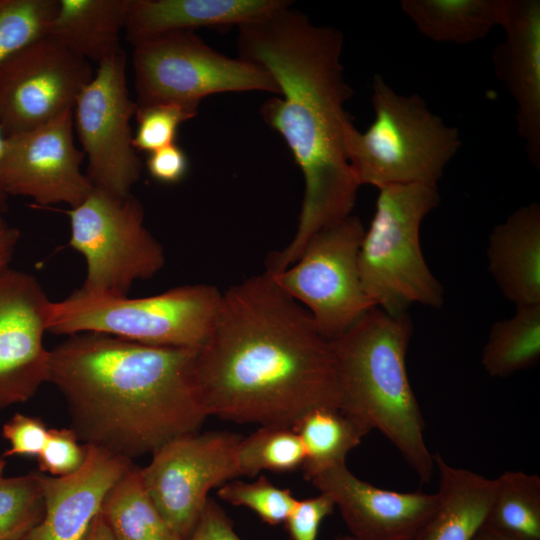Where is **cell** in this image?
Masks as SVG:
<instances>
[{"mask_svg":"<svg viewBox=\"0 0 540 540\" xmlns=\"http://www.w3.org/2000/svg\"><path fill=\"white\" fill-rule=\"evenodd\" d=\"M5 465H6V462L2 458H0V477H2Z\"/></svg>","mask_w":540,"mask_h":540,"instance_id":"7bdbcfd3","label":"cell"},{"mask_svg":"<svg viewBox=\"0 0 540 540\" xmlns=\"http://www.w3.org/2000/svg\"><path fill=\"white\" fill-rule=\"evenodd\" d=\"M86 450L84 463L74 473L40 475L44 517L26 540H79L110 488L133 466L100 447L86 445Z\"/></svg>","mask_w":540,"mask_h":540,"instance_id":"ac0fdd59","label":"cell"},{"mask_svg":"<svg viewBox=\"0 0 540 540\" xmlns=\"http://www.w3.org/2000/svg\"><path fill=\"white\" fill-rule=\"evenodd\" d=\"M507 0H402L417 30L435 42L469 44L500 26Z\"/></svg>","mask_w":540,"mask_h":540,"instance_id":"603a6c76","label":"cell"},{"mask_svg":"<svg viewBox=\"0 0 540 540\" xmlns=\"http://www.w3.org/2000/svg\"><path fill=\"white\" fill-rule=\"evenodd\" d=\"M90 63L47 35L0 64V122L6 136L73 110L94 76Z\"/></svg>","mask_w":540,"mask_h":540,"instance_id":"4fadbf2b","label":"cell"},{"mask_svg":"<svg viewBox=\"0 0 540 540\" xmlns=\"http://www.w3.org/2000/svg\"><path fill=\"white\" fill-rule=\"evenodd\" d=\"M310 481L332 498L355 540H413L438 504L437 493L382 489L356 477L346 463Z\"/></svg>","mask_w":540,"mask_h":540,"instance_id":"2e32d148","label":"cell"},{"mask_svg":"<svg viewBox=\"0 0 540 540\" xmlns=\"http://www.w3.org/2000/svg\"><path fill=\"white\" fill-rule=\"evenodd\" d=\"M85 155L74 143L73 113L28 131L6 136L2 179L6 193L31 198L37 206L76 207L93 186L81 171Z\"/></svg>","mask_w":540,"mask_h":540,"instance_id":"5bb4252c","label":"cell"},{"mask_svg":"<svg viewBox=\"0 0 540 540\" xmlns=\"http://www.w3.org/2000/svg\"><path fill=\"white\" fill-rule=\"evenodd\" d=\"M343 39L338 29L317 26L290 6L239 27L240 58L268 72L282 96L266 100L261 116L284 138L305 181L297 231L269 256L271 272L292 265L313 234L351 215L355 205L360 186L343 137L353 93L341 63Z\"/></svg>","mask_w":540,"mask_h":540,"instance_id":"7a4b0ae2","label":"cell"},{"mask_svg":"<svg viewBox=\"0 0 540 540\" xmlns=\"http://www.w3.org/2000/svg\"><path fill=\"white\" fill-rule=\"evenodd\" d=\"M335 540H355L350 535H338Z\"/></svg>","mask_w":540,"mask_h":540,"instance_id":"b9f144b4","label":"cell"},{"mask_svg":"<svg viewBox=\"0 0 540 540\" xmlns=\"http://www.w3.org/2000/svg\"><path fill=\"white\" fill-rule=\"evenodd\" d=\"M240 439L229 432L184 434L158 447L140 469L146 491L180 540L194 532L210 489L238 476Z\"/></svg>","mask_w":540,"mask_h":540,"instance_id":"7c38bea8","label":"cell"},{"mask_svg":"<svg viewBox=\"0 0 540 540\" xmlns=\"http://www.w3.org/2000/svg\"><path fill=\"white\" fill-rule=\"evenodd\" d=\"M51 302L35 276L0 271V408L29 400L49 381L43 339Z\"/></svg>","mask_w":540,"mask_h":540,"instance_id":"9a60e30c","label":"cell"},{"mask_svg":"<svg viewBox=\"0 0 540 540\" xmlns=\"http://www.w3.org/2000/svg\"><path fill=\"white\" fill-rule=\"evenodd\" d=\"M43 517L39 474L0 477V540H26Z\"/></svg>","mask_w":540,"mask_h":540,"instance_id":"f1b7e54d","label":"cell"},{"mask_svg":"<svg viewBox=\"0 0 540 540\" xmlns=\"http://www.w3.org/2000/svg\"><path fill=\"white\" fill-rule=\"evenodd\" d=\"M332 498L321 493L298 500L285 520V528L292 540H317L322 521L334 511Z\"/></svg>","mask_w":540,"mask_h":540,"instance_id":"836d02e7","label":"cell"},{"mask_svg":"<svg viewBox=\"0 0 540 540\" xmlns=\"http://www.w3.org/2000/svg\"><path fill=\"white\" fill-rule=\"evenodd\" d=\"M438 504L413 540H472L488 517L495 479L448 464L434 454Z\"/></svg>","mask_w":540,"mask_h":540,"instance_id":"44dd1931","label":"cell"},{"mask_svg":"<svg viewBox=\"0 0 540 540\" xmlns=\"http://www.w3.org/2000/svg\"><path fill=\"white\" fill-rule=\"evenodd\" d=\"M488 271L516 306L540 304V204L517 208L492 230Z\"/></svg>","mask_w":540,"mask_h":540,"instance_id":"ffe728a7","label":"cell"},{"mask_svg":"<svg viewBox=\"0 0 540 540\" xmlns=\"http://www.w3.org/2000/svg\"><path fill=\"white\" fill-rule=\"evenodd\" d=\"M5 143H6V135L4 133V130L0 122V214H3L6 212L8 208V200H9V196L5 191L3 179H2V163H3V158H4Z\"/></svg>","mask_w":540,"mask_h":540,"instance_id":"ab89813d","label":"cell"},{"mask_svg":"<svg viewBox=\"0 0 540 540\" xmlns=\"http://www.w3.org/2000/svg\"><path fill=\"white\" fill-rule=\"evenodd\" d=\"M285 0H132L125 27L135 45L167 33L244 26L289 7Z\"/></svg>","mask_w":540,"mask_h":540,"instance_id":"d6986e66","label":"cell"},{"mask_svg":"<svg viewBox=\"0 0 540 540\" xmlns=\"http://www.w3.org/2000/svg\"><path fill=\"white\" fill-rule=\"evenodd\" d=\"M198 107L197 104L178 102L137 105L134 149L149 154L176 143L179 127L197 115Z\"/></svg>","mask_w":540,"mask_h":540,"instance_id":"4dcf8cb0","label":"cell"},{"mask_svg":"<svg viewBox=\"0 0 540 540\" xmlns=\"http://www.w3.org/2000/svg\"><path fill=\"white\" fill-rule=\"evenodd\" d=\"M101 512L117 540H180L164 520L134 465L110 488Z\"/></svg>","mask_w":540,"mask_h":540,"instance_id":"d4e9b609","label":"cell"},{"mask_svg":"<svg viewBox=\"0 0 540 540\" xmlns=\"http://www.w3.org/2000/svg\"><path fill=\"white\" fill-rule=\"evenodd\" d=\"M374 121L364 132L349 120L344 148L359 186L435 185L461 147L447 125L418 94L397 93L380 75L372 83Z\"/></svg>","mask_w":540,"mask_h":540,"instance_id":"5b68a950","label":"cell"},{"mask_svg":"<svg viewBox=\"0 0 540 540\" xmlns=\"http://www.w3.org/2000/svg\"><path fill=\"white\" fill-rule=\"evenodd\" d=\"M20 238L19 229L10 225L0 214V271L10 267Z\"/></svg>","mask_w":540,"mask_h":540,"instance_id":"74e56055","label":"cell"},{"mask_svg":"<svg viewBox=\"0 0 540 540\" xmlns=\"http://www.w3.org/2000/svg\"><path fill=\"white\" fill-rule=\"evenodd\" d=\"M516 307L512 317L490 328L481 355V364L490 376H510L540 359V304Z\"/></svg>","mask_w":540,"mask_h":540,"instance_id":"484cf974","label":"cell"},{"mask_svg":"<svg viewBox=\"0 0 540 540\" xmlns=\"http://www.w3.org/2000/svg\"><path fill=\"white\" fill-rule=\"evenodd\" d=\"M58 0H0V64L48 35Z\"/></svg>","mask_w":540,"mask_h":540,"instance_id":"f546056e","label":"cell"},{"mask_svg":"<svg viewBox=\"0 0 540 540\" xmlns=\"http://www.w3.org/2000/svg\"><path fill=\"white\" fill-rule=\"evenodd\" d=\"M472 540H518L507 536L488 524H484L475 534Z\"/></svg>","mask_w":540,"mask_h":540,"instance_id":"60d3db41","label":"cell"},{"mask_svg":"<svg viewBox=\"0 0 540 540\" xmlns=\"http://www.w3.org/2000/svg\"><path fill=\"white\" fill-rule=\"evenodd\" d=\"M196 351L79 333L50 350L48 382L80 441L132 461L196 432L208 416Z\"/></svg>","mask_w":540,"mask_h":540,"instance_id":"3957f363","label":"cell"},{"mask_svg":"<svg viewBox=\"0 0 540 540\" xmlns=\"http://www.w3.org/2000/svg\"><path fill=\"white\" fill-rule=\"evenodd\" d=\"M220 499L254 511L262 521L269 525L285 522L297 499L289 489H281L265 476L252 483L233 481L218 490Z\"/></svg>","mask_w":540,"mask_h":540,"instance_id":"1f68e13d","label":"cell"},{"mask_svg":"<svg viewBox=\"0 0 540 540\" xmlns=\"http://www.w3.org/2000/svg\"><path fill=\"white\" fill-rule=\"evenodd\" d=\"M132 0H58L48 35L81 59L100 64L123 52Z\"/></svg>","mask_w":540,"mask_h":540,"instance_id":"7402d4cb","label":"cell"},{"mask_svg":"<svg viewBox=\"0 0 540 540\" xmlns=\"http://www.w3.org/2000/svg\"><path fill=\"white\" fill-rule=\"evenodd\" d=\"M79 441L71 428L49 429L45 446L37 457L40 471L54 477L77 471L84 463L87 452L86 445Z\"/></svg>","mask_w":540,"mask_h":540,"instance_id":"d6a6232c","label":"cell"},{"mask_svg":"<svg viewBox=\"0 0 540 540\" xmlns=\"http://www.w3.org/2000/svg\"><path fill=\"white\" fill-rule=\"evenodd\" d=\"M221 298L208 284L182 285L141 298L76 290L51 302L48 332H93L152 346L198 349L212 329Z\"/></svg>","mask_w":540,"mask_h":540,"instance_id":"52a82bcc","label":"cell"},{"mask_svg":"<svg viewBox=\"0 0 540 540\" xmlns=\"http://www.w3.org/2000/svg\"><path fill=\"white\" fill-rule=\"evenodd\" d=\"M187 540H242L231 519L212 499H208L200 520Z\"/></svg>","mask_w":540,"mask_h":540,"instance_id":"8d00e7d4","label":"cell"},{"mask_svg":"<svg viewBox=\"0 0 540 540\" xmlns=\"http://www.w3.org/2000/svg\"><path fill=\"white\" fill-rule=\"evenodd\" d=\"M133 47L137 105L161 102L199 105L206 96L226 92L279 94L275 80L262 67L219 53L195 32L167 33Z\"/></svg>","mask_w":540,"mask_h":540,"instance_id":"9c48e42d","label":"cell"},{"mask_svg":"<svg viewBox=\"0 0 540 540\" xmlns=\"http://www.w3.org/2000/svg\"><path fill=\"white\" fill-rule=\"evenodd\" d=\"M136 109L123 51L98 64L72 110L73 127L88 160L86 176L94 188L121 197L132 194L142 170L131 129Z\"/></svg>","mask_w":540,"mask_h":540,"instance_id":"8fae6325","label":"cell"},{"mask_svg":"<svg viewBox=\"0 0 540 540\" xmlns=\"http://www.w3.org/2000/svg\"><path fill=\"white\" fill-rule=\"evenodd\" d=\"M412 332L408 312L390 314L373 307L332 343L341 410L384 435L427 483L436 469L406 367Z\"/></svg>","mask_w":540,"mask_h":540,"instance_id":"277c9868","label":"cell"},{"mask_svg":"<svg viewBox=\"0 0 540 540\" xmlns=\"http://www.w3.org/2000/svg\"><path fill=\"white\" fill-rule=\"evenodd\" d=\"M196 373L207 415L237 423L292 428L342 405L332 340L266 270L222 293Z\"/></svg>","mask_w":540,"mask_h":540,"instance_id":"6da1fadb","label":"cell"},{"mask_svg":"<svg viewBox=\"0 0 540 540\" xmlns=\"http://www.w3.org/2000/svg\"><path fill=\"white\" fill-rule=\"evenodd\" d=\"M439 202L435 185L379 189L375 213L358 254L362 288L376 307L402 314L413 304L443 305V287L427 265L420 245L421 223Z\"/></svg>","mask_w":540,"mask_h":540,"instance_id":"8992f818","label":"cell"},{"mask_svg":"<svg viewBox=\"0 0 540 540\" xmlns=\"http://www.w3.org/2000/svg\"><path fill=\"white\" fill-rule=\"evenodd\" d=\"M500 27L505 39L493 52L496 77L516 104L518 133L527 158L540 168V1L507 0Z\"/></svg>","mask_w":540,"mask_h":540,"instance_id":"e0dca14e","label":"cell"},{"mask_svg":"<svg viewBox=\"0 0 540 540\" xmlns=\"http://www.w3.org/2000/svg\"><path fill=\"white\" fill-rule=\"evenodd\" d=\"M48 430L41 419L16 413L2 428L3 437L10 443L3 457H38L45 446Z\"/></svg>","mask_w":540,"mask_h":540,"instance_id":"e575fe53","label":"cell"},{"mask_svg":"<svg viewBox=\"0 0 540 540\" xmlns=\"http://www.w3.org/2000/svg\"><path fill=\"white\" fill-rule=\"evenodd\" d=\"M79 540H117V538L100 510Z\"/></svg>","mask_w":540,"mask_h":540,"instance_id":"f35d334b","label":"cell"},{"mask_svg":"<svg viewBox=\"0 0 540 540\" xmlns=\"http://www.w3.org/2000/svg\"><path fill=\"white\" fill-rule=\"evenodd\" d=\"M365 232L349 215L317 231L298 259L269 272L276 284L311 314L319 331L334 340L373 307L359 273L358 254Z\"/></svg>","mask_w":540,"mask_h":540,"instance_id":"30bf717a","label":"cell"},{"mask_svg":"<svg viewBox=\"0 0 540 540\" xmlns=\"http://www.w3.org/2000/svg\"><path fill=\"white\" fill-rule=\"evenodd\" d=\"M305 451L302 470L306 480L332 466L345 463L347 454L370 431L355 418L335 407H318L292 427Z\"/></svg>","mask_w":540,"mask_h":540,"instance_id":"cb8c5ba5","label":"cell"},{"mask_svg":"<svg viewBox=\"0 0 540 540\" xmlns=\"http://www.w3.org/2000/svg\"><path fill=\"white\" fill-rule=\"evenodd\" d=\"M304 462L303 444L291 427L262 426L238 443V476L253 477L262 470L291 472L302 469Z\"/></svg>","mask_w":540,"mask_h":540,"instance_id":"83f0119b","label":"cell"},{"mask_svg":"<svg viewBox=\"0 0 540 540\" xmlns=\"http://www.w3.org/2000/svg\"><path fill=\"white\" fill-rule=\"evenodd\" d=\"M70 219L69 246L87 264L84 294L127 296L130 287L158 273L165 263L161 244L144 225V210L132 194L121 197L93 187Z\"/></svg>","mask_w":540,"mask_h":540,"instance_id":"ba28073f","label":"cell"},{"mask_svg":"<svg viewBox=\"0 0 540 540\" xmlns=\"http://www.w3.org/2000/svg\"><path fill=\"white\" fill-rule=\"evenodd\" d=\"M146 166L156 181L175 184L187 175L189 161L184 150L174 143L149 153Z\"/></svg>","mask_w":540,"mask_h":540,"instance_id":"d590c367","label":"cell"},{"mask_svg":"<svg viewBox=\"0 0 540 540\" xmlns=\"http://www.w3.org/2000/svg\"><path fill=\"white\" fill-rule=\"evenodd\" d=\"M496 488L486 524L518 540H540V477L506 471Z\"/></svg>","mask_w":540,"mask_h":540,"instance_id":"4316f807","label":"cell"}]
</instances>
